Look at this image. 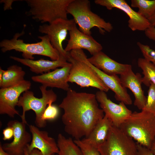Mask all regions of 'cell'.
Returning a JSON list of instances; mask_svg holds the SVG:
<instances>
[{"label":"cell","mask_w":155,"mask_h":155,"mask_svg":"<svg viewBox=\"0 0 155 155\" xmlns=\"http://www.w3.org/2000/svg\"><path fill=\"white\" fill-rule=\"evenodd\" d=\"M95 94L79 92L69 88L59 105L64 110L61 119L65 131L80 140L87 137L97 123L104 117Z\"/></svg>","instance_id":"6da1fadb"},{"label":"cell","mask_w":155,"mask_h":155,"mask_svg":"<svg viewBox=\"0 0 155 155\" xmlns=\"http://www.w3.org/2000/svg\"><path fill=\"white\" fill-rule=\"evenodd\" d=\"M119 127L137 143L150 148L155 137V114L135 111Z\"/></svg>","instance_id":"7a4b0ae2"},{"label":"cell","mask_w":155,"mask_h":155,"mask_svg":"<svg viewBox=\"0 0 155 155\" xmlns=\"http://www.w3.org/2000/svg\"><path fill=\"white\" fill-rule=\"evenodd\" d=\"M24 30L20 33H16L10 39H4L0 42L2 52L14 50L22 53L23 58L34 60V55L44 56L50 58L52 61L58 60L60 55L51 43L47 35L38 36L40 41L35 43H25L18 38L24 34Z\"/></svg>","instance_id":"3957f363"},{"label":"cell","mask_w":155,"mask_h":155,"mask_svg":"<svg viewBox=\"0 0 155 155\" xmlns=\"http://www.w3.org/2000/svg\"><path fill=\"white\" fill-rule=\"evenodd\" d=\"M67 12L73 17L79 29L86 34L91 35V30L94 27L98 28L102 34L106 32H110L113 29L110 23L106 22L91 11L88 0H73L67 7Z\"/></svg>","instance_id":"277c9868"},{"label":"cell","mask_w":155,"mask_h":155,"mask_svg":"<svg viewBox=\"0 0 155 155\" xmlns=\"http://www.w3.org/2000/svg\"><path fill=\"white\" fill-rule=\"evenodd\" d=\"M73 0H25L30 7L28 16L41 23L50 24L59 19H68L67 8Z\"/></svg>","instance_id":"5b68a950"},{"label":"cell","mask_w":155,"mask_h":155,"mask_svg":"<svg viewBox=\"0 0 155 155\" xmlns=\"http://www.w3.org/2000/svg\"><path fill=\"white\" fill-rule=\"evenodd\" d=\"M47 87L43 85L40 87L42 95L40 98L34 96L32 91L27 90L20 97L17 106L22 107V113L21 116L22 122L28 125L25 118L26 112L32 110L35 114V123L38 128L45 127L46 125L42 120V116L48 104L51 102H55L57 99L56 94L52 89L47 90Z\"/></svg>","instance_id":"8992f818"},{"label":"cell","mask_w":155,"mask_h":155,"mask_svg":"<svg viewBox=\"0 0 155 155\" xmlns=\"http://www.w3.org/2000/svg\"><path fill=\"white\" fill-rule=\"evenodd\" d=\"M97 149L100 155H136L137 143L113 125L106 140Z\"/></svg>","instance_id":"52a82bcc"},{"label":"cell","mask_w":155,"mask_h":155,"mask_svg":"<svg viewBox=\"0 0 155 155\" xmlns=\"http://www.w3.org/2000/svg\"><path fill=\"white\" fill-rule=\"evenodd\" d=\"M67 60L71 64L68 82L75 83L81 88L91 87L105 92L108 91V88L84 63L73 57L69 52Z\"/></svg>","instance_id":"ba28073f"},{"label":"cell","mask_w":155,"mask_h":155,"mask_svg":"<svg viewBox=\"0 0 155 155\" xmlns=\"http://www.w3.org/2000/svg\"><path fill=\"white\" fill-rule=\"evenodd\" d=\"M76 24L74 19H59L49 24L39 26L38 31L48 36L53 47L59 52L60 55L66 58L68 52L63 49L62 43L67 38L68 31Z\"/></svg>","instance_id":"9c48e42d"},{"label":"cell","mask_w":155,"mask_h":155,"mask_svg":"<svg viewBox=\"0 0 155 155\" xmlns=\"http://www.w3.org/2000/svg\"><path fill=\"white\" fill-rule=\"evenodd\" d=\"M30 81L24 80L13 86L0 89V114L7 115L13 118L16 115H21L16 107L22 93L29 90L31 86Z\"/></svg>","instance_id":"30bf717a"},{"label":"cell","mask_w":155,"mask_h":155,"mask_svg":"<svg viewBox=\"0 0 155 155\" xmlns=\"http://www.w3.org/2000/svg\"><path fill=\"white\" fill-rule=\"evenodd\" d=\"M95 3L111 10L116 8L123 11L129 18L128 26L133 31H145L151 25L148 19L134 10L124 0H95Z\"/></svg>","instance_id":"8fae6325"},{"label":"cell","mask_w":155,"mask_h":155,"mask_svg":"<svg viewBox=\"0 0 155 155\" xmlns=\"http://www.w3.org/2000/svg\"><path fill=\"white\" fill-rule=\"evenodd\" d=\"M97 101L104 113L112 121L113 125L119 127L131 115L132 112L123 102L117 104L109 99L106 92L99 90L96 94Z\"/></svg>","instance_id":"7c38bea8"},{"label":"cell","mask_w":155,"mask_h":155,"mask_svg":"<svg viewBox=\"0 0 155 155\" xmlns=\"http://www.w3.org/2000/svg\"><path fill=\"white\" fill-rule=\"evenodd\" d=\"M26 125L16 120L10 121L7 123V126L13 130V140L10 143L1 144V146L9 155H23L25 149L31 142L32 136L26 131Z\"/></svg>","instance_id":"4fadbf2b"},{"label":"cell","mask_w":155,"mask_h":155,"mask_svg":"<svg viewBox=\"0 0 155 155\" xmlns=\"http://www.w3.org/2000/svg\"><path fill=\"white\" fill-rule=\"evenodd\" d=\"M81 61L89 66L108 88L114 92L115 97L117 100L123 102L125 105L132 104V99L127 89L122 85L117 75H109L106 74L90 63L86 57H83Z\"/></svg>","instance_id":"5bb4252c"},{"label":"cell","mask_w":155,"mask_h":155,"mask_svg":"<svg viewBox=\"0 0 155 155\" xmlns=\"http://www.w3.org/2000/svg\"><path fill=\"white\" fill-rule=\"evenodd\" d=\"M69 38L64 49L67 52L75 49H84L93 55L102 51L101 44L95 40L91 35L81 32L75 24L69 31Z\"/></svg>","instance_id":"9a60e30c"},{"label":"cell","mask_w":155,"mask_h":155,"mask_svg":"<svg viewBox=\"0 0 155 155\" xmlns=\"http://www.w3.org/2000/svg\"><path fill=\"white\" fill-rule=\"evenodd\" d=\"M32 134V139L27 147L29 153L34 149L39 150L42 155H53L58 154L59 148L55 139L48 135V132L41 131L36 126L29 125Z\"/></svg>","instance_id":"2e32d148"},{"label":"cell","mask_w":155,"mask_h":155,"mask_svg":"<svg viewBox=\"0 0 155 155\" xmlns=\"http://www.w3.org/2000/svg\"><path fill=\"white\" fill-rule=\"evenodd\" d=\"M71 67L70 63L52 71L33 76L31 79L33 81L41 83L46 87L56 88L67 91L70 88L68 79Z\"/></svg>","instance_id":"e0dca14e"},{"label":"cell","mask_w":155,"mask_h":155,"mask_svg":"<svg viewBox=\"0 0 155 155\" xmlns=\"http://www.w3.org/2000/svg\"><path fill=\"white\" fill-rule=\"evenodd\" d=\"M120 80L123 86L128 88L132 92L134 97V105L138 109L142 110L146 105L147 98L142 87V77L138 73H135L132 68L120 75Z\"/></svg>","instance_id":"ac0fdd59"},{"label":"cell","mask_w":155,"mask_h":155,"mask_svg":"<svg viewBox=\"0 0 155 155\" xmlns=\"http://www.w3.org/2000/svg\"><path fill=\"white\" fill-rule=\"evenodd\" d=\"M88 59L97 68L109 75H121L132 68L131 65L118 63L102 51L92 55Z\"/></svg>","instance_id":"d6986e66"},{"label":"cell","mask_w":155,"mask_h":155,"mask_svg":"<svg viewBox=\"0 0 155 155\" xmlns=\"http://www.w3.org/2000/svg\"><path fill=\"white\" fill-rule=\"evenodd\" d=\"M10 59L30 68V70L36 74H43L55 70L59 67H63L68 65L70 63L67 61V58L60 55L59 58L55 61H50L41 59L35 60L21 58L13 56H10Z\"/></svg>","instance_id":"ffe728a7"},{"label":"cell","mask_w":155,"mask_h":155,"mask_svg":"<svg viewBox=\"0 0 155 155\" xmlns=\"http://www.w3.org/2000/svg\"><path fill=\"white\" fill-rule=\"evenodd\" d=\"M113 125L111 120L104 115L103 118L96 125L89 135L81 140L97 148L106 140Z\"/></svg>","instance_id":"44dd1931"},{"label":"cell","mask_w":155,"mask_h":155,"mask_svg":"<svg viewBox=\"0 0 155 155\" xmlns=\"http://www.w3.org/2000/svg\"><path fill=\"white\" fill-rule=\"evenodd\" d=\"M25 72L22 68L17 65H13L3 70L1 88H8L16 85L24 80Z\"/></svg>","instance_id":"7402d4cb"},{"label":"cell","mask_w":155,"mask_h":155,"mask_svg":"<svg viewBox=\"0 0 155 155\" xmlns=\"http://www.w3.org/2000/svg\"><path fill=\"white\" fill-rule=\"evenodd\" d=\"M57 143L59 155H82L80 149L71 138H66L59 133Z\"/></svg>","instance_id":"603a6c76"},{"label":"cell","mask_w":155,"mask_h":155,"mask_svg":"<svg viewBox=\"0 0 155 155\" xmlns=\"http://www.w3.org/2000/svg\"><path fill=\"white\" fill-rule=\"evenodd\" d=\"M138 66L142 71L144 76L142 83L149 87L151 83L155 85V65L144 58H139L137 61Z\"/></svg>","instance_id":"cb8c5ba5"},{"label":"cell","mask_w":155,"mask_h":155,"mask_svg":"<svg viewBox=\"0 0 155 155\" xmlns=\"http://www.w3.org/2000/svg\"><path fill=\"white\" fill-rule=\"evenodd\" d=\"M131 6L137 8L140 15L148 19L155 11V0H131Z\"/></svg>","instance_id":"d4e9b609"},{"label":"cell","mask_w":155,"mask_h":155,"mask_svg":"<svg viewBox=\"0 0 155 155\" xmlns=\"http://www.w3.org/2000/svg\"><path fill=\"white\" fill-rule=\"evenodd\" d=\"M149 87L146 103L142 110L155 114V85L151 83Z\"/></svg>","instance_id":"484cf974"},{"label":"cell","mask_w":155,"mask_h":155,"mask_svg":"<svg viewBox=\"0 0 155 155\" xmlns=\"http://www.w3.org/2000/svg\"><path fill=\"white\" fill-rule=\"evenodd\" d=\"M51 102L48 104L42 116L43 122L46 125V121L54 120L57 118L59 114V110L56 106L52 104Z\"/></svg>","instance_id":"4316f807"},{"label":"cell","mask_w":155,"mask_h":155,"mask_svg":"<svg viewBox=\"0 0 155 155\" xmlns=\"http://www.w3.org/2000/svg\"><path fill=\"white\" fill-rule=\"evenodd\" d=\"M137 45L140 49L144 58L152 63L155 65V51L147 45L144 44L140 42Z\"/></svg>","instance_id":"83f0119b"},{"label":"cell","mask_w":155,"mask_h":155,"mask_svg":"<svg viewBox=\"0 0 155 155\" xmlns=\"http://www.w3.org/2000/svg\"><path fill=\"white\" fill-rule=\"evenodd\" d=\"M74 142L80 149L82 155H100L97 148L83 142L81 140H75Z\"/></svg>","instance_id":"f1b7e54d"},{"label":"cell","mask_w":155,"mask_h":155,"mask_svg":"<svg viewBox=\"0 0 155 155\" xmlns=\"http://www.w3.org/2000/svg\"><path fill=\"white\" fill-rule=\"evenodd\" d=\"M136 155H154L150 149L137 143Z\"/></svg>","instance_id":"f546056e"},{"label":"cell","mask_w":155,"mask_h":155,"mask_svg":"<svg viewBox=\"0 0 155 155\" xmlns=\"http://www.w3.org/2000/svg\"><path fill=\"white\" fill-rule=\"evenodd\" d=\"M3 139L4 141L8 140L11 139L13 137L14 131L12 127L8 126L3 130Z\"/></svg>","instance_id":"4dcf8cb0"},{"label":"cell","mask_w":155,"mask_h":155,"mask_svg":"<svg viewBox=\"0 0 155 155\" xmlns=\"http://www.w3.org/2000/svg\"><path fill=\"white\" fill-rule=\"evenodd\" d=\"M146 36L149 39L155 40V26H151L145 31Z\"/></svg>","instance_id":"1f68e13d"},{"label":"cell","mask_w":155,"mask_h":155,"mask_svg":"<svg viewBox=\"0 0 155 155\" xmlns=\"http://www.w3.org/2000/svg\"><path fill=\"white\" fill-rule=\"evenodd\" d=\"M18 0H0V2L4 3V9L5 11L6 10L11 9L12 4L13 2Z\"/></svg>","instance_id":"d6a6232c"},{"label":"cell","mask_w":155,"mask_h":155,"mask_svg":"<svg viewBox=\"0 0 155 155\" xmlns=\"http://www.w3.org/2000/svg\"><path fill=\"white\" fill-rule=\"evenodd\" d=\"M23 155H42V154L40 151L37 149H34L30 153H29L26 147L24 150Z\"/></svg>","instance_id":"836d02e7"},{"label":"cell","mask_w":155,"mask_h":155,"mask_svg":"<svg viewBox=\"0 0 155 155\" xmlns=\"http://www.w3.org/2000/svg\"><path fill=\"white\" fill-rule=\"evenodd\" d=\"M151 26H155V11L153 15L148 19Z\"/></svg>","instance_id":"e575fe53"},{"label":"cell","mask_w":155,"mask_h":155,"mask_svg":"<svg viewBox=\"0 0 155 155\" xmlns=\"http://www.w3.org/2000/svg\"><path fill=\"white\" fill-rule=\"evenodd\" d=\"M154 155H155V137L150 148Z\"/></svg>","instance_id":"d590c367"},{"label":"cell","mask_w":155,"mask_h":155,"mask_svg":"<svg viewBox=\"0 0 155 155\" xmlns=\"http://www.w3.org/2000/svg\"><path fill=\"white\" fill-rule=\"evenodd\" d=\"M0 155H9L3 149L1 144L0 145Z\"/></svg>","instance_id":"8d00e7d4"},{"label":"cell","mask_w":155,"mask_h":155,"mask_svg":"<svg viewBox=\"0 0 155 155\" xmlns=\"http://www.w3.org/2000/svg\"><path fill=\"white\" fill-rule=\"evenodd\" d=\"M3 70L2 69L1 67L0 68V83H1L2 80Z\"/></svg>","instance_id":"74e56055"},{"label":"cell","mask_w":155,"mask_h":155,"mask_svg":"<svg viewBox=\"0 0 155 155\" xmlns=\"http://www.w3.org/2000/svg\"><path fill=\"white\" fill-rule=\"evenodd\" d=\"M55 155H59L58 154H55Z\"/></svg>","instance_id":"f35d334b"},{"label":"cell","mask_w":155,"mask_h":155,"mask_svg":"<svg viewBox=\"0 0 155 155\" xmlns=\"http://www.w3.org/2000/svg\"><path fill=\"white\" fill-rule=\"evenodd\" d=\"M55 154H54V155H55Z\"/></svg>","instance_id":"ab89813d"},{"label":"cell","mask_w":155,"mask_h":155,"mask_svg":"<svg viewBox=\"0 0 155 155\" xmlns=\"http://www.w3.org/2000/svg\"></svg>","instance_id":"60d3db41"}]
</instances>
